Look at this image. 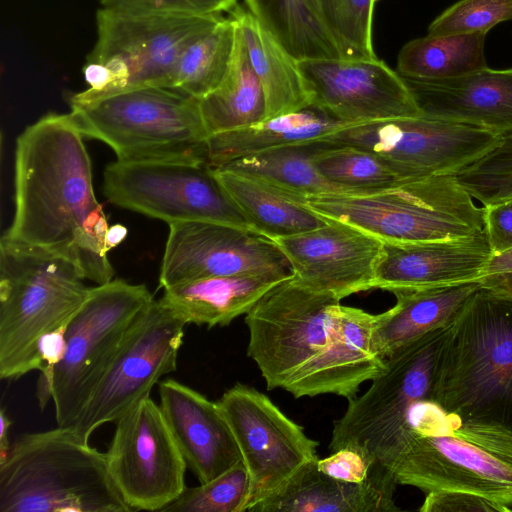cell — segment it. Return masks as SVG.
<instances>
[{
    "label": "cell",
    "mask_w": 512,
    "mask_h": 512,
    "mask_svg": "<svg viewBox=\"0 0 512 512\" xmlns=\"http://www.w3.org/2000/svg\"><path fill=\"white\" fill-rule=\"evenodd\" d=\"M479 288L473 281L393 291L395 305L376 314L373 340L377 349L388 357L398 348L452 324Z\"/></svg>",
    "instance_id": "cell-24"
},
{
    "label": "cell",
    "mask_w": 512,
    "mask_h": 512,
    "mask_svg": "<svg viewBox=\"0 0 512 512\" xmlns=\"http://www.w3.org/2000/svg\"><path fill=\"white\" fill-rule=\"evenodd\" d=\"M299 68L313 95V105L342 122L422 114L405 80L378 57L306 59L299 61Z\"/></svg>",
    "instance_id": "cell-18"
},
{
    "label": "cell",
    "mask_w": 512,
    "mask_h": 512,
    "mask_svg": "<svg viewBox=\"0 0 512 512\" xmlns=\"http://www.w3.org/2000/svg\"><path fill=\"white\" fill-rule=\"evenodd\" d=\"M318 459V458H317ZM317 459L303 465L278 491L248 512H392L394 496L371 481L350 483L317 467Z\"/></svg>",
    "instance_id": "cell-25"
},
{
    "label": "cell",
    "mask_w": 512,
    "mask_h": 512,
    "mask_svg": "<svg viewBox=\"0 0 512 512\" xmlns=\"http://www.w3.org/2000/svg\"><path fill=\"white\" fill-rule=\"evenodd\" d=\"M293 275L284 253L254 231L206 221L169 224L159 287L211 277Z\"/></svg>",
    "instance_id": "cell-17"
},
{
    "label": "cell",
    "mask_w": 512,
    "mask_h": 512,
    "mask_svg": "<svg viewBox=\"0 0 512 512\" xmlns=\"http://www.w3.org/2000/svg\"><path fill=\"white\" fill-rule=\"evenodd\" d=\"M90 291L70 260L2 236L0 241V378L40 369L38 343L67 323Z\"/></svg>",
    "instance_id": "cell-6"
},
{
    "label": "cell",
    "mask_w": 512,
    "mask_h": 512,
    "mask_svg": "<svg viewBox=\"0 0 512 512\" xmlns=\"http://www.w3.org/2000/svg\"><path fill=\"white\" fill-rule=\"evenodd\" d=\"M291 276L203 278L165 288L159 301L186 324L223 327L246 314L269 289Z\"/></svg>",
    "instance_id": "cell-26"
},
{
    "label": "cell",
    "mask_w": 512,
    "mask_h": 512,
    "mask_svg": "<svg viewBox=\"0 0 512 512\" xmlns=\"http://www.w3.org/2000/svg\"><path fill=\"white\" fill-rule=\"evenodd\" d=\"M249 491L248 471L241 460L208 482L186 487L162 512H246Z\"/></svg>",
    "instance_id": "cell-37"
},
{
    "label": "cell",
    "mask_w": 512,
    "mask_h": 512,
    "mask_svg": "<svg viewBox=\"0 0 512 512\" xmlns=\"http://www.w3.org/2000/svg\"><path fill=\"white\" fill-rule=\"evenodd\" d=\"M217 404L248 471L246 512L278 491L303 465L318 458L319 443L256 388L236 383Z\"/></svg>",
    "instance_id": "cell-15"
},
{
    "label": "cell",
    "mask_w": 512,
    "mask_h": 512,
    "mask_svg": "<svg viewBox=\"0 0 512 512\" xmlns=\"http://www.w3.org/2000/svg\"><path fill=\"white\" fill-rule=\"evenodd\" d=\"M315 144L275 149L243 157L217 168L254 176L306 197L343 193L324 179L315 167Z\"/></svg>",
    "instance_id": "cell-34"
},
{
    "label": "cell",
    "mask_w": 512,
    "mask_h": 512,
    "mask_svg": "<svg viewBox=\"0 0 512 512\" xmlns=\"http://www.w3.org/2000/svg\"><path fill=\"white\" fill-rule=\"evenodd\" d=\"M14 188V217L3 236L70 260L97 285L113 280L109 226L83 135L69 113H49L18 136Z\"/></svg>",
    "instance_id": "cell-1"
},
{
    "label": "cell",
    "mask_w": 512,
    "mask_h": 512,
    "mask_svg": "<svg viewBox=\"0 0 512 512\" xmlns=\"http://www.w3.org/2000/svg\"><path fill=\"white\" fill-rule=\"evenodd\" d=\"M455 177L483 206L512 198V132Z\"/></svg>",
    "instance_id": "cell-38"
},
{
    "label": "cell",
    "mask_w": 512,
    "mask_h": 512,
    "mask_svg": "<svg viewBox=\"0 0 512 512\" xmlns=\"http://www.w3.org/2000/svg\"><path fill=\"white\" fill-rule=\"evenodd\" d=\"M477 282L480 287L512 300V248L493 253Z\"/></svg>",
    "instance_id": "cell-43"
},
{
    "label": "cell",
    "mask_w": 512,
    "mask_h": 512,
    "mask_svg": "<svg viewBox=\"0 0 512 512\" xmlns=\"http://www.w3.org/2000/svg\"><path fill=\"white\" fill-rule=\"evenodd\" d=\"M483 207L484 231L493 253L512 248V198Z\"/></svg>",
    "instance_id": "cell-42"
},
{
    "label": "cell",
    "mask_w": 512,
    "mask_h": 512,
    "mask_svg": "<svg viewBox=\"0 0 512 512\" xmlns=\"http://www.w3.org/2000/svg\"><path fill=\"white\" fill-rule=\"evenodd\" d=\"M70 105L81 134L106 143L117 160L208 163L199 100L183 92L144 87Z\"/></svg>",
    "instance_id": "cell-8"
},
{
    "label": "cell",
    "mask_w": 512,
    "mask_h": 512,
    "mask_svg": "<svg viewBox=\"0 0 512 512\" xmlns=\"http://www.w3.org/2000/svg\"><path fill=\"white\" fill-rule=\"evenodd\" d=\"M273 241L307 286L340 300L373 289L383 241L357 227L326 219L314 230Z\"/></svg>",
    "instance_id": "cell-19"
},
{
    "label": "cell",
    "mask_w": 512,
    "mask_h": 512,
    "mask_svg": "<svg viewBox=\"0 0 512 512\" xmlns=\"http://www.w3.org/2000/svg\"><path fill=\"white\" fill-rule=\"evenodd\" d=\"M220 16L99 9L97 41L83 67L89 87L74 94L70 103L144 87L171 88L182 51Z\"/></svg>",
    "instance_id": "cell-9"
},
{
    "label": "cell",
    "mask_w": 512,
    "mask_h": 512,
    "mask_svg": "<svg viewBox=\"0 0 512 512\" xmlns=\"http://www.w3.org/2000/svg\"><path fill=\"white\" fill-rule=\"evenodd\" d=\"M103 192L111 203L168 225L206 221L253 231L208 163L116 160L104 170Z\"/></svg>",
    "instance_id": "cell-12"
},
{
    "label": "cell",
    "mask_w": 512,
    "mask_h": 512,
    "mask_svg": "<svg viewBox=\"0 0 512 512\" xmlns=\"http://www.w3.org/2000/svg\"><path fill=\"white\" fill-rule=\"evenodd\" d=\"M421 512H511L512 509L488 498L461 491H433L425 494Z\"/></svg>",
    "instance_id": "cell-40"
},
{
    "label": "cell",
    "mask_w": 512,
    "mask_h": 512,
    "mask_svg": "<svg viewBox=\"0 0 512 512\" xmlns=\"http://www.w3.org/2000/svg\"><path fill=\"white\" fill-rule=\"evenodd\" d=\"M12 422L9 417L5 414L4 409L0 411V462L4 460L7 452L10 449L11 444L9 443V429Z\"/></svg>",
    "instance_id": "cell-46"
},
{
    "label": "cell",
    "mask_w": 512,
    "mask_h": 512,
    "mask_svg": "<svg viewBox=\"0 0 512 512\" xmlns=\"http://www.w3.org/2000/svg\"><path fill=\"white\" fill-rule=\"evenodd\" d=\"M403 79L422 114L501 136L512 132V68L487 67L440 80Z\"/></svg>",
    "instance_id": "cell-23"
},
{
    "label": "cell",
    "mask_w": 512,
    "mask_h": 512,
    "mask_svg": "<svg viewBox=\"0 0 512 512\" xmlns=\"http://www.w3.org/2000/svg\"><path fill=\"white\" fill-rule=\"evenodd\" d=\"M317 467L325 474L350 483H364L369 480V463L358 451L343 448L332 451L323 459H317Z\"/></svg>",
    "instance_id": "cell-41"
},
{
    "label": "cell",
    "mask_w": 512,
    "mask_h": 512,
    "mask_svg": "<svg viewBox=\"0 0 512 512\" xmlns=\"http://www.w3.org/2000/svg\"><path fill=\"white\" fill-rule=\"evenodd\" d=\"M159 406L187 467L208 482L242 460L217 401L174 379L159 383Z\"/></svg>",
    "instance_id": "cell-22"
},
{
    "label": "cell",
    "mask_w": 512,
    "mask_h": 512,
    "mask_svg": "<svg viewBox=\"0 0 512 512\" xmlns=\"http://www.w3.org/2000/svg\"><path fill=\"white\" fill-rule=\"evenodd\" d=\"M347 125L311 105L248 127L209 136L207 161L211 167L217 168L275 149L318 143Z\"/></svg>",
    "instance_id": "cell-27"
},
{
    "label": "cell",
    "mask_w": 512,
    "mask_h": 512,
    "mask_svg": "<svg viewBox=\"0 0 512 512\" xmlns=\"http://www.w3.org/2000/svg\"><path fill=\"white\" fill-rule=\"evenodd\" d=\"M493 251L481 234L437 241H383L373 289L389 292L477 282Z\"/></svg>",
    "instance_id": "cell-21"
},
{
    "label": "cell",
    "mask_w": 512,
    "mask_h": 512,
    "mask_svg": "<svg viewBox=\"0 0 512 512\" xmlns=\"http://www.w3.org/2000/svg\"><path fill=\"white\" fill-rule=\"evenodd\" d=\"M340 299L293 275L269 289L245 314L247 355L267 389L283 388L305 363L333 339Z\"/></svg>",
    "instance_id": "cell-11"
},
{
    "label": "cell",
    "mask_w": 512,
    "mask_h": 512,
    "mask_svg": "<svg viewBox=\"0 0 512 512\" xmlns=\"http://www.w3.org/2000/svg\"><path fill=\"white\" fill-rule=\"evenodd\" d=\"M500 141L495 132L420 114L349 124L321 142L369 150L407 179L455 175Z\"/></svg>",
    "instance_id": "cell-13"
},
{
    "label": "cell",
    "mask_w": 512,
    "mask_h": 512,
    "mask_svg": "<svg viewBox=\"0 0 512 512\" xmlns=\"http://www.w3.org/2000/svg\"><path fill=\"white\" fill-rule=\"evenodd\" d=\"M308 206L325 219L357 227L382 241L424 242L484 232V207L455 175L404 179L363 193L310 196Z\"/></svg>",
    "instance_id": "cell-7"
},
{
    "label": "cell",
    "mask_w": 512,
    "mask_h": 512,
    "mask_svg": "<svg viewBox=\"0 0 512 512\" xmlns=\"http://www.w3.org/2000/svg\"><path fill=\"white\" fill-rule=\"evenodd\" d=\"M453 323L390 354L383 372L364 394L349 400L334 422L330 450L360 452L369 463V481L387 494L394 496L395 470L415 439L413 411L418 403L433 401L440 358Z\"/></svg>",
    "instance_id": "cell-2"
},
{
    "label": "cell",
    "mask_w": 512,
    "mask_h": 512,
    "mask_svg": "<svg viewBox=\"0 0 512 512\" xmlns=\"http://www.w3.org/2000/svg\"><path fill=\"white\" fill-rule=\"evenodd\" d=\"M236 35L235 19L220 16L182 51L171 88L196 99H201L214 91L229 69Z\"/></svg>",
    "instance_id": "cell-33"
},
{
    "label": "cell",
    "mask_w": 512,
    "mask_h": 512,
    "mask_svg": "<svg viewBox=\"0 0 512 512\" xmlns=\"http://www.w3.org/2000/svg\"><path fill=\"white\" fill-rule=\"evenodd\" d=\"M313 162L321 176L343 193L378 191L406 179L380 156L352 145L318 142Z\"/></svg>",
    "instance_id": "cell-35"
},
{
    "label": "cell",
    "mask_w": 512,
    "mask_h": 512,
    "mask_svg": "<svg viewBox=\"0 0 512 512\" xmlns=\"http://www.w3.org/2000/svg\"><path fill=\"white\" fill-rule=\"evenodd\" d=\"M127 228L121 224H115L108 228L106 234V248L110 251L112 248L118 246L127 235Z\"/></svg>",
    "instance_id": "cell-47"
},
{
    "label": "cell",
    "mask_w": 512,
    "mask_h": 512,
    "mask_svg": "<svg viewBox=\"0 0 512 512\" xmlns=\"http://www.w3.org/2000/svg\"><path fill=\"white\" fill-rule=\"evenodd\" d=\"M186 325L159 300H153L129 329L70 427L89 441L97 428L116 422L150 396L160 378L177 369Z\"/></svg>",
    "instance_id": "cell-14"
},
{
    "label": "cell",
    "mask_w": 512,
    "mask_h": 512,
    "mask_svg": "<svg viewBox=\"0 0 512 512\" xmlns=\"http://www.w3.org/2000/svg\"><path fill=\"white\" fill-rule=\"evenodd\" d=\"M323 22L340 57L377 58L372 43V22L377 0H317Z\"/></svg>",
    "instance_id": "cell-36"
},
{
    "label": "cell",
    "mask_w": 512,
    "mask_h": 512,
    "mask_svg": "<svg viewBox=\"0 0 512 512\" xmlns=\"http://www.w3.org/2000/svg\"><path fill=\"white\" fill-rule=\"evenodd\" d=\"M105 455L111 478L132 511L162 512L186 488L187 464L150 396L116 421Z\"/></svg>",
    "instance_id": "cell-16"
},
{
    "label": "cell",
    "mask_w": 512,
    "mask_h": 512,
    "mask_svg": "<svg viewBox=\"0 0 512 512\" xmlns=\"http://www.w3.org/2000/svg\"><path fill=\"white\" fill-rule=\"evenodd\" d=\"M433 402L465 420L512 432V300L480 287L454 321Z\"/></svg>",
    "instance_id": "cell-3"
},
{
    "label": "cell",
    "mask_w": 512,
    "mask_h": 512,
    "mask_svg": "<svg viewBox=\"0 0 512 512\" xmlns=\"http://www.w3.org/2000/svg\"><path fill=\"white\" fill-rule=\"evenodd\" d=\"M376 314L340 304L330 344L299 368L282 389L294 398L334 394L353 399L362 383L385 368L386 358L373 340Z\"/></svg>",
    "instance_id": "cell-20"
},
{
    "label": "cell",
    "mask_w": 512,
    "mask_h": 512,
    "mask_svg": "<svg viewBox=\"0 0 512 512\" xmlns=\"http://www.w3.org/2000/svg\"><path fill=\"white\" fill-rule=\"evenodd\" d=\"M153 300L145 285L122 279L90 287L69 320L65 354L54 371L57 426L75 422L129 329Z\"/></svg>",
    "instance_id": "cell-10"
},
{
    "label": "cell",
    "mask_w": 512,
    "mask_h": 512,
    "mask_svg": "<svg viewBox=\"0 0 512 512\" xmlns=\"http://www.w3.org/2000/svg\"><path fill=\"white\" fill-rule=\"evenodd\" d=\"M213 169L257 234L273 241L314 230L326 222L308 206L306 196L254 176L224 168Z\"/></svg>",
    "instance_id": "cell-28"
},
{
    "label": "cell",
    "mask_w": 512,
    "mask_h": 512,
    "mask_svg": "<svg viewBox=\"0 0 512 512\" xmlns=\"http://www.w3.org/2000/svg\"><path fill=\"white\" fill-rule=\"evenodd\" d=\"M487 33L427 34L405 44L398 55L397 72L405 79L440 80L487 68Z\"/></svg>",
    "instance_id": "cell-31"
},
{
    "label": "cell",
    "mask_w": 512,
    "mask_h": 512,
    "mask_svg": "<svg viewBox=\"0 0 512 512\" xmlns=\"http://www.w3.org/2000/svg\"><path fill=\"white\" fill-rule=\"evenodd\" d=\"M198 14L221 15L235 8L237 0H185Z\"/></svg>",
    "instance_id": "cell-45"
},
{
    "label": "cell",
    "mask_w": 512,
    "mask_h": 512,
    "mask_svg": "<svg viewBox=\"0 0 512 512\" xmlns=\"http://www.w3.org/2000/svg\"><path fill=\"white\" fill-rule=\"evenodd\" d=\"M510 19L512 0H460L430 24L428 34L488 33Z\"/></svg>",
    "instance_id": "cell-39"
},
{
    "label": "cell",
    "mask_w": 512,
    "mask_h": 512,
    "mask_svg": "<svg viewBox=\"0 0 512 512\" xmlns=\"http://www.w3.org/2000/svg\"><path fill=\"white\" fill-rule=\"evenodd\" d=\"M249 11L298 61L341 58L317 0H245Z\"/></svg>",
    "instance_id": "cell-32"
},
{
    "label": "cell",
    "mask_w": 512,
    "mask_h": 512,
    "mask_svg": "<svg viewBox=\"0 0 512 512\" xmlns=\"http://www.w3.org/2000/svg\"><path fill=\"white\" fill-rule=\"evenodd\" d=\"M415 439L395 470L397 484L461 491L512 509V432L462 419L433 401L412 414Z\"/></svg>",
    "instance_id": "cell-5"
},
{
    "label": "cell",
    "mask_w": 512,
    "mask_h": 512,
    "mask_svg": "<svg viewBox=\"0 0 512 512\" xmlns=\"http://www.w3.org/2000/svg\"><path fill=\"white\" fill-rule=\"evenodd\" d=\"M71 427L21 435L0 462L1 512H130L105 453Z\"/></svg>",
    "instance_id": "cell-4"
},
{
    "label": "cell",
    "mask_w": 512,
    "mask_h": 512,
    "mask_svg": "<svg viewBox=\"0 0 512 512\" xmlns=\"http://www.w3.org/2000/svg\"><path fill=\"white\" fill-rule=\"evenodd\" d=\"M100 2L102 8L134 14L196 13L185 0H100Z\"/></svg>",
    "instance_id": "cell-44"
},
{
    "label": "cell",
    "mask_w": 512,
    "mask_h": 512,
    "mask_svg": "<svg viewBox=\"0 0 512 512\" xmlns=\"http://www.w3.org/2000/svg\"><path fill=\"white\" fill-rule=\"evenodd\" d=\"M198 100L209 136L265 120L264 91L250 63L238 24L235 49L226 76L214 91Z\"/></svg>",
    "instance_id": "cell-30"
},
{
    "label": "cell",
    "mask_w": 512,
    "mask_h": 512,
    "mask_svg": "<svg viewBox=\"0 0 512 512\" xmlns=\"http://www.w3.org/2000/svg\"><path fill=\"white\" fill-rule=\"evenodd\" d=\"M266 100V118L313 105V95L296 60L250 12L231 10Z\"/></svg>",
    "instance_id": "cell-29"
}]
</instances>
